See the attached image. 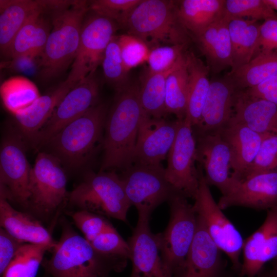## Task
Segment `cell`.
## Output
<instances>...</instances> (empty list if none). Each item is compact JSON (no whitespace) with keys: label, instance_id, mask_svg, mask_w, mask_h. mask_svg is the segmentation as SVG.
I'll use <instances>...</instances> for the list:
<instances>
[{"label":"cell","instance_id":"10","mask_svg":"<svg viewBox=\"0 0 277 277\" xmlns=\"http://www.w3.org/2000/svg\"><path fill=\"white\" fill-rule=\"evenodd\" d=\"M120 176L129 202L136 208L140 219L149 220L153 210L176 192L167 181L161 164L135 163Z\"/></svg>","mask_w":277,"mask_h":277},{"label":"cell","instance_id":"26","mask_svg":"<svg viewBox=\"0 0 277 277\" xmlns=\"http://www.w3.org/2000/svg\"><path fill=\"white\" fill-rule=\"evenodd\" d=\"M0 224L12 236L24 243L56 245L49 232L33 217L14 209L6 199L0 197Z\"/></svg>","mask_w":277,"mask_h":277},{"label":"cell","instance_id":"12","mask_svg":"<svg viewBox=\"0 0 277 277\" xmlns=\"http://www.w3.org/2000/svg\"><path fill=\"white\" fill-rule=\"evenodd\" d=\"M117 27L112 19L95 13L85 19L78 47L66 82L75 86L94 74Z\"/></svg>","mask_w":277,"mask_h":277},{"label":"cell","instance_id":"5","mask_svg":"<svg viewBox=\"0 0 277 277\" xmlns=\"http://www.w3.org/2000/svg\"><path fill=\"white\" fill-rule=\"evenodd\" d=\"M125 27L128 34L153 48L161 43L187 45L191 36L179 20L175 1L143 0L130 14Z\"/></svg>","mask_w":277,"mask_h":277},{"label":"cell","instance_id":"14","mask_svg":"<svg viewBox=\"0 0 277 277\" xmlns=\"http://www.w3.org/2000/svg\"><path fill=\"white\" fill-rule=\"evenodd\" d=\"M99 83L94 74L77 83L65 95L30 146L38 150L60 130L97 105Z\"/></svg>","mask_w":277,"mask_h":277},{"label":"cell","instance_id":"46","mask_svg":"<svg viewBox=\"0 0 277 277\" xmlns=\"http://www.w3.org/2000/svg\"><path fill=\"white\" fill-rule=\"evenodd\" d=\"M25 243L4 229H0V274H3L19 248Z\"/></svg>","mask_w":277,"mask_h":277},{"label":"cell","instance_id":"6","mask_svg":"<svg viewBox=\"0 0 277 277\" xmlns=\"http://www.w3.org/2000/svg\"><path fill=\"white\" fill-rule=\"evenodd\" d=\"M67 200L77 210L125 222L131 206L121 176L113 170L87 173L81 183L68 192Z\"/></svg>","mask_w":277,"mask_h":277},{"label":"cell","instance_id":"40","mask_svg":"<svg viewBox=\"0 0 277 277\" xmlns=\"http://www.w3.org/2000/svg\"><path fill=\"white\" fill-rule=\"evenodd\" d=\"M143 0H95L89 2L93 13L110 18L125 27L134 9Z\"/></svg>","mask_w":277,"mask_h":277},{"label":"cell","instance_id":"25","mask_svg":"<svg viewBox=\"0 0 277 277\" xmlns=\"http://www.w3.org/2000/svg\"><path fill=\"white\" fill-rule=\"evenodd\" d=\"M74 86L65 81L50 92L41 95L25 111L13 116L14 125L28 145H31L59 103Z\"/></svg>","mask_w":277,"mask_h":277},{"label":"cell","instance_id":"2","mask_svg":"<svg viewBox=\"0 0 277 277\" xmlns=\"http://www.w3.org/2000/svg\"><path fill=\"white\" fill-rule=\"evenodd\" d=\"M89 9L86 1H56L49 9L52 28L38 64L42 78H54L72 64Z\"/></svg>","mask_w":277,"mask_h":277},{"label":"cell","instance_id":"8","mask_svg":"<svg viewBox=\"0 0 277 277\" xmlns=\"http://www.w3.org/2000/svg\"><path fill=\"white\" fill-rule=\"evenodd\" d=\"M67 182L60 161L47 151H39L30 170L27 208L43 217L53 214L67 200Z\"/></svg>","mask_w":277,"mask_h":277},{"label":"cell","instance_id":"7","mask_svg":"<svg viewBox=\"0 0 277 277\" xmlns=\"http://www.w3.org/2000/svg\"><path fill=\"white\" fill-rule=\"evenodd\" d=\"M170 219L162 233H158L161 256L173 276L181 270L195 234L197 214L187 198L177 192L168 201Z\"/></svg>","mask_w":277,"mask_h":277},{"label":"cell","instance_id":"18","mask_svg":"<svg viewBox=\"0 0 277 277\" xmlns=\"http://www.w3.org/2000/svg\"><path fill=\"white\" fill-rule=\"evenodd\" d=\"M148 220L138 219L127 242L132 272L130 277H173L163 263L158 233L150 230Z\"/></svg>","mask_w":277,"mask_h":277},{"label":"cell","instance_id":"1","mask_svg":"<svg viewBox=\"0 0 277 277\" xmlns=\"http://www.w3.org/2000/svg\"><path fill=\"white\" fill-rule=\"evenodd\" d=\"M144 113L139 98V85L128 82L117 90L106 116L100 171H124L133 165L139 126Z\"/></svg>","mask_w":277,"mask_h":277},{"label":"cell","instance_id":"48","mask_svg":"<svg viewBox=\"0 0 277 277\" xmlns=\"http://www.w3.org/2000/svg\"><path fill=\"white\" fill-rule=\"evenodd\" d=\"M265 1L274 10L277 11V0Z\"/></svg>","mask_w":277,"mask_h":277},{"label":"cell","instance_id":"41","mask_svg":"<svg viewBox=\"0 0 277 277\" xmlns=\"http://www.w3.org/2000/svg\"><path fill=\"white\" fill-rule=\"evenodd\" d=\"M274 170H277V133H267L264 134L258 152L243 179Z\"/></svg>","mask_w":277,"mask_h":277},{"label":"cell","instance_id":"19","mask_svg":"<svg viewBox=\"0 0 277 277\" xmlns=\"http://www.w3.org/2000/svg\"><path fill=\"white\" fill-rule=\"evenodd\" d=\"M241 275L253 277L268 261L277 258V207L268 210L263 224L244 241Z\"/></svg>","mask_w":277,"mask_h":277},{"label":"cell","instance_id":"36","mask_svg":"<svg viewBox=\"0 0 277 277\" xmlns=\"http://www.w3.org/2000/svg\"><path fill=\"white\" fill-rule=\"evenodd\" d=\"M51 249L45 245L24 244L2 277H36L45 253Z\"/></svg>","mask_w":277,"mask_h":277},{"label":"cell","instance_id":"32","mask_svg":"<svg viewBox=\"0 0 277 277\" xmlns=\"http://www.w3.org/2000/svg\"><path fill=\"white\" fill-rule=\"evenodd\" d=\"M258 21L241 18H230L228 30L232 48L233 71L254 57L259 35Z\"/></svg>","mask_w":277,"mask_h":277},{"label":"cell","instance_id":"35","mask_svg":"<svg viewBox=\"0 0 277 277\" xmlns=\"http://www.w3.org/2000/svg\"><path fill=\"white\" fill-rule=\"evenodd\" d=\"M188 81L185 55L184 61L169 74L166 85V114H173L179 120H184L186 115Z\"/></svg>","mask_w":277,"mask_h":277},{"label":"cell","instance_id":"39","mask_svg":"<svg viewBox=\"0 0 277 277\" xmlns=\"http://www.w3.org/2000/svg\"><path fill=\"white\" fill-rule=\"evenodd\" d=\"M100 254L115 261L127 262L130 248L127 241L112 227L89 242Z\"/></svg>","mask_w":277,"mask_h":277},{"label":"cell","instance_id":"38","mask_svg":"<svg viewBox=\"0 0 277 277\" xmlns=\"http://www.w3.org/2000/svg\"><path fill=\"white\" fill-rule=\"evenodd\" d=\"M103 73L106 79L114 86L116 90L128 82V71L124 65L117 36L114 35L108 44L102 62Z\"/></svg>","mask_w":277,"mask_h":277},{"label":"cell","instance_id":"43","mask_svg":"<svg viewBox=\"0 0 277 277\" xmlns=\"http://www.w3.org/2000/svg\"><path fill=\"white\" fill-rule=\"evenodd\" d=\"M187 44L160 46L150 49L147 62L148 69L161 72L170 69L186 52Z\"/></svg>","mask_w":277,"mask_h":277},{"label":"cell","instance_id":"17","mask_svg":"<svg viewBox=\"0 0 277 277\" xmlns=\"http://www.w3.org/2000/svg\"><path fill=\"white\" fill-rule=\"evenodd\" d=\"M180 122L177 119L169 121L144 113L139 126L133 164H161L174 142Z\"/></svg>","mask_w":277,"mask_h":277},{"label":"cell","instance_id":"28","mask_svg":"<svg viewBox=\"0 0 277 277\" xmlns=\"http://www.w3.org/2000/svg\"><path fill=\"white\" fill-rule=\"evenodd\" d=\"M49 1L1 0L0 49L7 55L17 32L29 18L41 9L48 8Z\"/></svg>","mask_w":277,"mask_h":277},{"label":"cell","instance_id":"37","mask_svg":"<svg viewBox=\"0 0 277 277\" xmlns=\"http://www.w3.org/2000/svg\"><path fill=\"white\" fill-rule=\"evenodd\" d=\"M226 15L259 21L277 18V13L265 0H225Z\"/></svg>","mask_w":277,"mask_h":277},{"label":"cell","instance_id":"3","mask_svg":"<svg viewBox=\"0 0 277 277\" xmlns=\"http://www.w3.org/2000/svg\"><path fill=\"white\" fill-rule=\"evenodd\" d=\"M62 225V235L51 249V258L42 264L52 277H109L112 272L124 270L127 262L100 254L70 225Z\"/></svg>","mask_w":277,"mask_h":277},{"label":"cell","instance_id":"30","mask_svg":"<svg viewBox=\"0 0 277 277\" xmlns=\"http://www.w3.org/2000/svg\"><path fill=\"white\" fill-rule=\"evenodd\" d=\"M186 64L188 72V97L185 118L192 128L201 121L204 105L208 94L210 81L208 75L210 69L207 64L192 52H186Z\"/></svg>","mask_w":277,"mask_h":277},{"label":"cell","instance_id":"13","mask_svg":"<svg viewBox=\"0 0 277 277\" xmlns=\"http://www.w3.org/2000/svg\"><path fill=\"white\" fill-rule=\"evenodd\" d=\"M167 161L165 174L169 184L175 192L194 199L199 185V172L195 166L196 142L192 126L186 118L180 120Z\"/></svg>","mask_w":277,"mask_h":277},{"label":"cell","instance_id":"15","mask_svg":"<svg viewBox=\"0 0 277 277\" xmlns=\"http://www.w3.org/2000/svg\"><path fill=\"white\" fill-rule=\"evenodd\" d=\"M233 179L230 191L222 195L217 203L221 209L233 206L256 210L277 207V170L253 174L241 180Z\"/></svg>","mask_w":277,"mask_h":277},{"label":"cell","instance_id":"34","mask_svg":"<svg viewBox=\"0 0 277 277\" xmlns=\"http://www.w3.org/2000/svg\"><path fill=\"white\" fill-rule=\"evenodd\" d=\"M276 75L277 52L259 54L227 75L239 90L254 87Z\"/></svg>","mask_w":277,"mask_h":277},{"label":"cell","instance_id":"33","mask_svg":"<svg viewBox=\"0 0 277 277\" xmlns=\"http://www.w3.org/2000/svg\"><path fill=\"white\" fill-rule=\"evenodd\" d=\"M0 95L5 109L13 116L25 111L41 96L36 85L23 76H12L4 81Z\"/></svg>","mask_w":277,"mask_h":277},{"label":"cell","instance_id":"29","mask_svg":"<svg viewBox=\"0 0 277 277\" xmlns=\"http://www.w3.org/2000/svg\"><path fill=\"white\" fill-rule=\"evenodd\" d=\"M225 0L177 1V16L183 27L193 38L225 15Z\"/></svg>","mask_w":277,"mask_h":277},{"label":"cell","instance_id":"45","mask_svg":"<svg viewBox=\"0 0 277 277\" xmlns=\"http://www.w3.org/2000/svg\"><path fill=\"white\" fill-rule=\"evenodd\" d=\"M275 52H277V18H272L260 25L254 57L259 54Z\"/></svg>","mask_w":277,"mask_h":277},{"label":"cell","instance_id":"4","mask_svg":"<svg viewBox=\"0 0 277 277\" xmlns=\"http://www.w3.org/2000/svg\"><path fill=\"white\" fill-rule=\"evenodd\" d=\"M107 116L105 104L98 103L67 124L44 145L63 166L77 169L85 165L103 141Z\"/></svg>","mask_w":277,"mask_h":277},{"label":"cell","instance_id":"27","mask_svg":"<svg viewBox=\"0 0 277 277\" xmlns=\"http://www.w3.org/2000/svg\"><path fill=\"white\" fill-rule=\"evenodd\" d=\"M45 10H39L29 18L14 37L7 55L14 60L41 56L52 28L43 15Z\"/></svg>","mask_w":277,"mask_h":277},{"label":"cell","instance_id":"21","mask_svg":"<svg viewBox=\"0 0 277 277\" xmlns=\"http://www.w3.org/2000/svg\"><path fill=\"white\" fill-rule=\"evenodd\" d=\"M231 153L233 178H244L260 148L264 134L258 133L232 118L219 131Z\"/></svg>","mask_w":277,"mask_h":277},{"label":"cell","instance_id":"23","mask_svg":"<svg viewBox=\"0 0 277 277\" xmlns=\"http://www.w3.org/2000/svg\"><path fill=\"white\" fill-rule=\"evenodd\" d=\"M236 122L260 133H277V106L238 89L232 117Z\"/></svg>","mask_w":277,"mask_h":277},{"label":"cell","instance_id":"42","mask_svg":"<svg viewBox=\"0 0 277 277\" xmlns=\"http://www.w3.org/2000/svg\"><path fill=\"white\" fill-rule=\"evenodd\" d=\"M122 57L127 70L147 62L150 48L143 41L125 34L117 36Z\"/></svg>","mask_w":277,"mask_h":277},{"label":"cell","instance_id":"11","mask_svg":"<svg viewBox=\"0 0 277 277\" xmlns=\"http://www.w3.org/2000/svg\"><path fill=\"white\" fill-rule=\"evenodd\" d=\"M199 185L193 207L202 219L211 238L228 256L233 267H240V256L244 240L234 225L223 213L214 200L202 168L197 166Z\"/></svg>","mask_w":277,"mask_h":277},{"label":"cell","instance_id":"20","mask_svg":"<svg viewBox=\"0 0 277 277\" xmlns=\"http://www.w3.org/2000/svg\"><path fill=\"white\" fill-rule=\"evenodd\" d=\"M237 89L226 75L210 81L200 123L193 128L194 134L219 131L227 125L233 114Z\"/></svg>","mask_w":277,"mask_h":277},{"label":"cell","instance_id":"31","mask_svg":"<svg viewBox=\"0 0 277 277\" xmlns=\"http://www.w3.org/2000/svg\"><path fill=\"white\" fill-rule=\"evenodd\" d=\"M186 52L169 70L153 72L147 69L144 72L139 85V98L147 115L154 118H163L167 114L165 109L167 79L169 74L184 61Z\"/></svg>","mask_w":277,"mask_h":277},{"label":"cell","instance_id":"9","mask_svg":"<svg viewBox=\"0 0 277 277\" xmlns=\"http://www.w3.org/2000/svg\"><path fill=\"white\" fill-rule=\"evenodd\" d=\"M28 144L15 125L3 135L0 149L1 197L28 208L30 167L26 155Z\"/></svg>","mask_w":277,"mask_h":277},{"label":"cell","instance_id":"47","mask_svg":"<svg viewBox=\"0 0 277 277\" xmlns=\"http://www.w3.org/2000/svg\"><path fill=\"white\" fill-rule=\"evenodd\" d=\"M244 90L252 96L266 100L277 106V75Z\"/></svg>","mask_w":277,"mask_h":277},{"label":"cell","instance_id":"24","mask_svg":"<svg viewBox=\"0 0 277 277\" xmlns=\"http://www.w3.org/2000/svg\"><path fill=\"white\" fill-rule=\"evenodd\" d=\"M226 14L194 37L210 70L218 73L232 66V48Z\"/></svg>","mask_w":277,"mask_h":277},{"label":"cell","instance_id":"44","mask_svg":"<svg viewBox=\"0 0 277 277\" xmlns=\"http://www.w3.org/2000/svg\"><path fill=\"white\" fill-rule=\"evenodd\" d=\"M70 215L89 242L113 227L107 217L87 210H77L70 212Z\"/></svg>","mask_w":277,"mask_h":277},{"label":"cell","instance_id":"49","mask_svg":"<svg viewBox=\"0 0 277 277\" xmlns=\"http://www.w3.org/2000/svg\"><path fill=\"white\" fill-rule=\"evenodd\" d=\"M275 269H276V274H277V262H276V264Z\"/></svg>","mask_w":277,"mask_h":277},{"label":"cell","instance_id":"22","mask_svg":"<svg viewBox=\"0 0 277 277\" xmlns=\"http://www.w3.org/2000/svg\"><path fill=\"white\" fill-rule=\"evenodd\" d=\"M220 251L197 215L195 234L184 263L175 277H216Z\"/></svg>","mask_w":277,"mask_h":277},{"label":"cell","instance_id":"16","mask_svg":"<svg viewBox=\"0 0 277 277\" xmlns=\"http://www.w3.org/2000/svg\"><path fill=\"white\" fill-rule=\"evenodd\" d=\"M196 142V162L203 169L208 185L216 187L222 195L231 187V153L219 131L194 134Z\"/></svg>","mask_w":277,"mask_h":277}]
</instances>
